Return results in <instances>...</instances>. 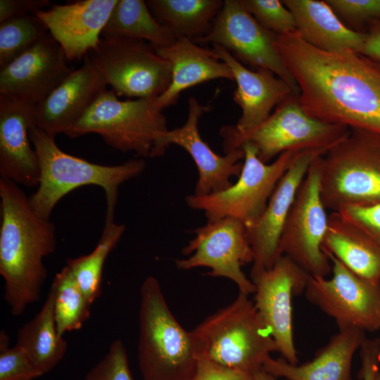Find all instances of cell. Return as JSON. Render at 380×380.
Here are the masks:
<instances>
[{"instance_id":"cell-8","label":"cell","mask_w":380,"mask_h":380,"mask_svg":"<svg viewBox=\"0 0 380 380\" xmlns=\"http://www.w3.org/2000/svg\"><path fill=\"white\" fill-rule=\"evenodd\" d=\"M349 131L346 126L325 123L308 116L300 105L299 95L292 94L254 129L240 132L234 125H226L220 129V135L224 153L241 148L244 141H248L255 148L258 158L268 163L288 151L330 149Z\"/></svg>"},{"instance_id":"cell-4","label":"cell","mask_w":380,"mask_h":380,"mask_svg":"<svg viewBox=\"0 0 380 380\" xmlns=\"http://www.w3.org/2000/svg\"><path fill=\"white\" fill-rule=\"evenodd\" d=\"M137 360L144 380H189L199 359L196 342L170 312L158 280L141 289Z\"/></svg>"},{"instance_id":"cell-27","label":"cell","mask_w":380,"mask_h":380,"mask_svg":"<svg viewBox=\"0 0 380 380\" xmlns=\"http://www.w3.org/2000/svg\"><path fill=\"white\" fill-rule=\"evenodd\" d=\"M16 344L43 374L52 370L65 356L68 344L58 334L51 289L40 311L19 329Z\"/></svg>"},{"instance_id":"cell-13","label":"cell","mask_w":380,"mask_h":380,"mask_svg":"<svg viewBox=\"0 0 380 380\" xmlns=\"http://www.w3.org/2000/svg\"><path fill=\"white\" fill-rule=\"evenodd\" d=\"M194 232V238L182 251L183 255L190 256L175 260L177 267L183 270L208 267L207 275L229 279L239 291L254 293L255 284L241 269L253 261L246 225L239 220L227 217L208 221Z\"/></svg>"},{"instance_id":"cell-29","label":"cell","mask_w":380,"mask_h":380,"mask_svg":"<svg viewBox=\"0 0 380 380\" xmlns=\"http://www.w3.org/2000/svg\"><path fill=\"white\" fill-rule=\"evenodd\" d=\"M101 35L143 40L154 48L168 46L177 39L168 25L156 20L143 0H118Z\"/></svg>"},{"instance_id":"cell-1","label":"cell","mask_w":380,"mask_h":380,"mask_svg":"<svg viewBox=\"0 0 380 380\" xmlns=\"http://www.w3.org/2000/svg\"><path fill=\"white\" fill-rule=\"evenodd\" d=\"M274 45L308 116L380 134V62L350 50H319L297 30L276 35Z\"/></svg>"},{"instance_id":"cell-7","label":"cell","mask_w":380,"mask_h":380,"mask_svg":"<svg viewBox=\"0 0 380 380\" xmlns=\"http://www.w3.org/2000/svg\"><path fill=\"white\" fill-rule=\"evenodd\" d=\"M321 196L331 212L380 204V134L350 128L322 156Z\"/></svg>"},{"instance_id":"cell-34","label":"cell","mask_w":380,"mask_h":380,"mask_svg":"<svg viewBox=\"0 0 380 380\" xmlns=\"http://www.w3.org/2000/svg\"><path fill=\"white\" fill-rule=\"evenodd\" d=\"M84 380H134L127 350L120 339L111 343L107 353L88 372Z\"/></svg>"},{"instance_id":"cell-16","label":"cell","mask_w":380,"mask_h":380,"mask_svg":"<svg viewBox=\"0 0 380 380\" xmlns=\"http://www.w3.org/2000/svg\"><path fill=\"white\" fill-rule=\"evenodd\" d=\"M329 149L300 151L277 185L259 219L246 228L253 253L251 278L270 269L281 256L279 241L287 216L312 163Z\"/></svg>"},{"instance_id":"cell-11","label":"cell","mask_w":380,"mask_h":380,"mask_svg":"<svg viewBox=\"0 0 380 380\" xmlns=\"http://www.w3.org/2000/svg\"><path fill=\"white\" fill-rule=\"evenodd\" d=\"M321 158L312 163L298 189L282 230L279 252L309 274L326 277L332 267L322 251L329 215L321 196Z\"/></svg>"},{"instance_id":"cell-12","label":"cell","mask_w":380,"mask_h":380,"mask_svg":"<svg viewBox=\"0 0 380 380\" xmlns=\"http://www.w3.org/2000/svg\"><path fill=\"white\" fill-rule=\"evenodd\" d=\"M322 251L331 262L332 277L310 275L304 292L306 299L331 317L339 330H380V283L357 276Z\"/></svg>"},{"instance_id":"cell-19","label":"cell","mask_w":380,"mask_h":380,"mask_svg":"<svg viewBox=\"0 0 380 380\" xmlns=\"http://www.w3.org/2000/svg\"><path fill=\"white\" fill-rule=\"evenodd\" d=\"M118 0H81L32 13L60 44L68 61L95 49Z\"/></svg>"},{"instance_id":"cell-35","label":"cell","mask_w":380,"mask_h":380,"mask_svg":"<svg viewBox=\"0 0 380 380\" xmlns=\"http://www.w3.org/2000/svg\"><path fill=\"white\" fill-rule=\"evenodd\" d=\"M324 1L346 27H351V30L353 27L357 30L365 24L368 25L369 22L380 20V0Z\"/></svg>"},{"instance_id":"cell-43","label":"cell","mask_w":380,"mask_h":380,"mask_svg":"<svg viewBox=\"0 0 380 380\" xmlns=\"http://www.w3.org/2000/svg\"><path fill=\"white\" fill-rule=\"evenodd\" d=\"M379 361H380V346H379ZM376 380H380V371L378 372L376 376Z\"/></svg>"},{"instance_id":"cell-22","label":"cell","mask_w":380,"mask_h":380,"mask_svg":"<svg viewBox=\"0 0 380 380\" xmlns=\"http://www.w3.org/2000/svg\"><path fill=\"white\" fill-rule=\"evenodd\" d=\"M213 48L217 57L229 66L237 85L233 99L242 110L234 125L239 132L254 129L270 115L275 106L295 94L291 87L272 71L263 68L251 70L222 46L213 44Z\"/></svg>"},{"instance_id":"cell-24","label":"cell","mask_w":380,"mask_h":380,"mask_svg":"<svg viewBox=\"0 0 380 380\" xmlns=\"http://www.w3.org/2000/svg\"><path fill=\"white\" fill-rule=\"evenodd\" d=\"M155 50L172 66L170 86L155 99L156 105L162 110L175 104L186 89L215 79L234 81L229 66L217 57L213 49L201 47L189 39H178L168 46Z\"/></svg>"},{"instance_id":"cell-36","label":"cell","mask_w":380,"mask_h":380,"mask_svg":"<svg viewBox=\"0 0 380 380\" xmlns=\"http://www.w3.org/2000/svg\"><path fill=\"white\" fill-rule=\"evenodd\" d=\"M42 375L17 344L0 348V380H34Z\"/></svg>"},{"instance_id":"cell-14","label":"cell","mask_w":380,"mask_h":380,"mask_svg":"<svg viewBox=\"0 0 380 380\" xmlns=\"http://www.w3.org/2000/svg\"><path fill=\"white\" fill-rule=\"evenodd\" d=\"M275 36L255 20L241 0H225L211 31L194 42L219 44L239 62L272 71L299 95L295 79L274 47Z\"/></svg>"},{"instance_id":"cell-6","label":"cell","mask_w":380,"mask_h":380,"mask_svg":"<svg viewBox=\"0 0 380 380\" xmlns=\"http://www.w3.org/2000/svg\"><path fill=\"white\" fill-rule=\"evenodd\" d=\"M155 99L120 101L113 90L106 89L65 134L77 138L97 134L115 150L133 151L142 158L161 156L167 121Z\"/></svg>"},{"instance_id":"cell-25","label":"cell","mask_w":380,"mask_h":380,"mask_svg":"<svg viewBox=\"0 0 380 380\" xmlns=\"http://www.w3.org/2000/svg\"><path fill=\"white\" fill-rule=\"evenodd\" d=\"M281 1L292 13L297 32L311 46L327 52L360 53L366 32L346 27L324 1Z\"/></svg>"},{"instance_id":"cell-17","label":"cell","mask_w":380,"mask_h":380,"mask_svg":"<svg viewBox=\"0 0 380 380\" xmlns=\"http://www.w3.org/2000/svg\"><path fill=\"white\" fill-rule=\"evenodd\" d=\"M60 44L47 32L0 70V94L38 105L73 71Z\"/></svg>"},{"instance_id":"cell-30","label":"cell","mask_w":380,"mask_h":380,"mask_svg":"<svg viewBox=\"0 0 380 380\" xmlns=\"http://www.w3.org/2000/svg\"><path fill=\"white\" fill-rule=\"evenodd\" d=\"M125 231V224L115 223L113 217H106L101 236L94 249L86 255L67 260L66 266L90 305L101 295L104 263Z\"/></svg>"},{"instance_id":"cell-2","label":"cell","mask_w":380,"mask_h":380,"mask_svg":"<svg viewBox=\"0 0 380 380\" xmlns=\"http://www.w3.org/2000/svg\"><path fill=\"white\" fill-rule=\"evenodd\" d=\"M0 274L4 298L14 316L40 299L47 270L45 257L56 248V227L32 208L16 183L0 178Z\"/></svg>"},{"instance_id":"cell-28","label":"cell","mask_w":380,"mask_h":380,"mask_svg":"<svg viewBox=\"0 0 380 380\" xmlns=\"http://www.w3.org/2000/svg\"><path fill=\"white\" fill-rule=\"evenodd\" d=\"M153 16L168 25L176 38L193 42L207 35L223 6L222 0H148Z\"/></svg>"},{"instance_id":"cell-39","label":"cell","mask_w":380,"mask_h":380,"mask_svg":"<svg viewBox=\"0 0 380 380\" xmlns=\"http://www.w3.org/2000/svg\"><path fill=\"white\" fill-rule=\"evenodd\" d=\"M380 338H366L360 348L362 367L358 372L360 380H376L379 372Z\"/></svg>"},{"instance_id":"cell-10","label":"cell","mask_w":380,"mask_h":380,"mask_svg":"<svg viewBox=\"0 0 380 380\" xmlns=\"http://www.w3.org/2000/svg\"><path fill=\"white\" fill-rule=\"evenodd\" d=\"M118 96L155 99L172 80V66L150 43L120 37H103L85 56Z\"/></svg>"},{"instance_id":"cell-40","label":"cell","mask_w":380,"mask_h":380,"mask_svg":"<svg viewBox=\"0 0 380 380\" xmlns=\"http://www.w3.org/2000/svg\"><path fill=\"white\" fill-rule=\"evenodd\" d=\"M49 4V0H0V23L11 18L32 14Z\"/></svg>"},{"instance_id":"cell-37","label":"cell","mask_w":380,"mask_h":380,"mask_svg":"<svg viewBox=\"0 0 380 380\" xmlns=\"http://www.w3.org/2000/svg\"><path fill=\"white\" fill-rule=\"evenodd\" d=\"M336 212L364 230L380 246V204L348 205Z\"/></svg>"},{"instance_id":"cell-42","label":"cell","mask_w":380,"mask_h":380,"mask_svg":"<svg viewBox=\"0 0 380 380\" xmlns=\"http://www.w3.org/2000/svg\"><path fill=\"white\" fill-rule=\"evenodd\" d=\"M254 380H277V378L266 372L263 367L257 370L254 374Z\"/></svg>"},{"instance_id":"cell-9","label":"cell","mask_w":380,"mask_h":380,"mask_svg":"<svg viewBox=\"0 0 380 380\" xmlns=\"http://www.w3.org/2000/svg\"><path fill=\"white\" fill-rule=\"evenodd\" d=\"M245 156L237 181L227 189L206 196L188 195L187 205L202 210L208 221L231 217L247 227L264 212L279 182L300 151H288L270 163L262 162L248 141L241 146Z\"/></svg>"},{"instance_id":"cell-41","label":"cell","mask_w":380,"mask_h":380,"mask_svg":"<svg viewBox=\"0 0 380 380\" xmlns=\"http://www.w3.org/2000/svg\"><path fill=\"white\" fill-rule=\"evenodd\" d=\"M366 39L360 53L380 62V20L368 23Z\"/></svg>"},{"instance_id":"cell-33","label":"cell","mask_w":380,"mask_h":380,"mask_svg":"<svg viewBox=\"0 0 380 380\" xmlns=\"http://www.w3.org/2000/svg\"><path fill=\"white\" fill-rule=\"evenodd\" d=\"M247 11L265 30L283 35L296 31L295 18L289 9L278 0H241Z\"/></svg>"},{"instance_id":"cell-18","label":"cell","mask_w":380,"mask_h":380,"mask_svg":"<svg viewBox=\"0 0 380 380\" xmlns=\"http://www.w3.org/2000/svg\"><path fill=\"white\" fill-rule=\"evenodd\" d=\"M208 107L200 104L194 97L188 99V115L185 123L163 135L160 146L163 153L171 145H177L186 151L193 158L198 179L194 190L196 196H206L224 191L232 184V177H239L243 167L245 153L242 148L225 153H215L204 141L198 131L201 117Z\"/></svg>"},{"instance_id":"cell-20","label":"cell","mask_w":380,"mask_h":380,"mask_svg":"<svg viewBox=\"0 0 380 380\" xmlns=\"http://www.w3.org/2000/svg\"><path fill=\"white\" fill-rule=\"evenodd\" d=\"M36 105L0 94V176L18 185L38 186L40 166L29 132Z\"/></svg>"},{"instance_id":"cell-3","label":"cell","mask_w":380,"mask_h":380,"mask_svg":"<svg viewBox=\"0 0 380 380\" xmlns=\"http://www.w3.org/2000/svg\"><path fill=\"white\" fill-rule=\"evenodd\" d=\"M29 135L39 158L41 173L37 189L29 196V201L33 210L45 219H49L63 197L87 185L103 189L107 204L106 217H114L119 186L146 168L144 158L103 165L68 154L58 147L54 137L36 126L30 129Z\"/></svg>"},{"instance_id":"cell-32","label":"cell","mask_w":380,"mask_h":380,"mask_svg":"<svg viewBox=\"0 0 380 380\" xmlns=\"http://www.w3.org/2000/svg\"><path fill=\"white\" fill-rule=\"evenodd\" d=\"M32 14L11 18L0 23V70L27 51L47 33Z\"/></svg>"},{"instance_id":"cell-31","label":"cell","mask_w":380,"mask_h":380,"mask_svg":"<svg viewBox=\"0 0 380 380\" xmlns=\"http://www.w3.org/2000/svg\"><path fill=\"white\" fill-rule=\"evenodd\" d=\"M54 296V313L58 334L80 329L90 315L91 305L65 265L58 272L50 289Z\"/></svg>"},{"instance_id":"cell-21","label":"cell","mask_w":380,"mask_h":380,"mask_svg":"<svg viewBox=\"0 0 380 380\" xmlns=\"http://www.w3.org/2000/svg\"><path fill=\"white\" fill-rule=\"evenodd\" d=\"M107 86L101 74L85 57L82 66L73 70L36 106L35 126L54 137L60 133L65 134L107 89Z\"/></svg>"},{"instance_id":"cell-23","label":"cell","mask_w":380,"mask_h":380,"mask_svg":"<svg viewBox=\"0 0 380 380\" xmlns=\"http://www.w3.org/2000/svg\"><path fill=\"white\" fill-rule=\"evenodd\" d=\"M366 338V332L360 329L339 330L317 350L310 361L292 365L283 357L273 359L270 356L262 367L276 378L287 380H353V357Z\"/></svg>"},{"instance_id":"cell-15","label":"cell","mask_w":380,"mask_h":380,"mask_svg":"<svg viewBox=\"0 0 380 380\" xmlns=\"http://www.w3.org/2000/svg\"><path fill=\"white\" fill-rule=\"evenodd\" d=\"M310 274L286 255L269 270L251 278L255 286L254 304L270 329L279 353L298 364L293 329L292 300L304 293Z\"/></svg>"},{"instance_id":"cell-26","label":"cell","mask_w":380,"mask_h":380,"mask_svg":"<svg viewBox=\"0 0 380 380\" xmlns=\"http://www.w3.org/2000/svg\"><path fill=\"white\" fill-rule=\"evenodd\" d=\"M322 250L357 276L374 284L380 283V246L338 212L329 215Z\"/></svg>"},{"instance_id":"cell-38","label":"cell","mask_w":380,"mask_h":380,"mask_svg":"<svg viewBox=\"0 0 380 380\" xmlns=\"http://www.w3.org/2000/svg\"><path fill=\"white\" fill-rule=\"evenodd\" d=\"M189 380H254V376L222 366L201 356L195 372Z\"/></svg>"},{"instance_id":"cell-5","label":"cell","mask_w":380,"mask_h":380,"mask_svg":"<svg viewBox=\"0 0 380 380\" xmlns=\"http://www.w3.org/2000/svg\"><path fill=\"white\" fill-rule=\"evenodd\" d=\"M191 331L199 357L252 376L262 367L270 353L279 352L254 302L240 291L229 305Z\"/></svg>"}]
</instances>
